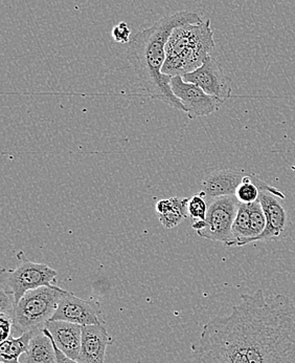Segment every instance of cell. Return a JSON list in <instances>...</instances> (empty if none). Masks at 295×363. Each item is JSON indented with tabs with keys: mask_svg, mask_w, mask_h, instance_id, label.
<instances>
[{
	"mask_svg": "<svg viewBox=\"0 0 295 363\" xmlns=\"http://www.w3.org/2000/svg\"><path fill=\"white\" fill-rule=\"evenodd\" d=\"M231 313L237 319L249 363H295V303L263 291L242 294Z\"/></svg>",
	"mask_w": 295,
	"mask_h": 363,
	"instance_id": "cell-1",
	"label": "cell"
},
{
	"mask_svg": "<svg viewBox=\"0 0 295 363\" xmlns=\"http://www.w3.org/2000/svg\"><path fill=\"white\" fill-rule=\"evenodd\" d=\"M202 21L198 14L189 11L173 13L163 16L150 28L137 32L127 49V58L149 95L183 113H185V106L173 94L170 85L172 77L161 71L167 59L166 47L175 28Z\"/></svg>",
	"mask_w": 295,
	"mask_h": 363,
	"instance_id": "cell-2",
	"label": "cell"
},
{
	"mask_svg": "<svg viewBox=\"0 0 295 363\" xmlns=\"http://www.w3.org/2000/svg\"><path fill=\"white\" fill-rule=\"evenodd\" d=\"M193 350L199 363H249L233 313L204 325Z\"/></svg>",
	"mask_w": 295,
	"mask_h": 363,
	"instance_id": "cell-3",
	"label": "cell"
},
{
	"mask_svg": "<svg viewBox=\"0 0 295 363\" xmlns=\"http://www.w3.org/2000/svg\"><path fill=\"white\" fill-rule=\"evenodd\" d=\"M67 291L57 285L28 291L15 307L13 333L39 332L52 320L59 303Z\"/></svg>",
	"mask_w": 295,
	"mask_h": 363,
	"instance_id": "cell-4",
	"label": "cell"
},
{
	"mask_svg": "<svg viewBox=\"0 0 295 363\" xmlns=\"http://www.w3.org/2000/svg\"><path fill=\"white\" fill-rule=\"evenodd\" d=\"M21 264L15 269L1 268L0 284L1 290L12 295L15 305L19 303L28 291L45 286L57 285L58 272L45 264L30 262L25 252L17 255Z\"/></svg>",
	"mask_w": 295,
	"mask_h": 363,
	"instance_id": "cell-5",
	"label": "cell"
},
{
	"mask_svg": "<svg viewBox=\"0 0 295 363\" xmlns=\"http://www.w3.org/2000/svg\"><path fill=\"white\" fill-rule=\"evenodd\" d=\"M241 203L235 196L214 199L209 203L203 229L197 234L207 240L229 247L233 242V225Z\"/></svg>",
	"mask_w": 295,
	"mask_h": 363,
	"instance_id": "cell-6",
	"label": "cell"
},
{
	"mask_svg": "<svg viewBox=\"0 0 295 363\" xmlns=\"http://www.w3.org/2000/svg\"><path fill=\"white\" fill-rule=\"evenodd\" d=\"M170 85L173 94L185 106V113L190 119L212 115L224 104L218 98L205 93L198 85L183 80V76L172 77Z\"/></svg>",
	"mask_w": 295,
	"mask_h": 363,
	"instance_id": "cell-7",
	"label": "cell"
},
{
	"mask_svg": "<svg viewBox=\"0 0 295 363\" xmlns=\"http://www.w3.org/2000/svg\"><path fill=\"white\" fill-rule=\"evenodd\" d=\"M62 320L82 325H106L102 307L95 299H83L71 291L61 299L52 320Z\"/></svg>",
	"mask_w": 295,
	"mask_h": 363,
	"instance_id": "cell-8",
	"label": "cell"
},
{
	"mask_svg": "<svg viewBox=\"0 0 295 363\" xmlns=\"http://www.w3.org/2000/svg\"><path fill=\"white\" fill-rule=\"evenodd\" d=\"M183 80L194 83L203 89L205 93L218 98L222 102L231 98V79L225 75L221 65L216 59L209 56L200 67L183 76Z\"/></svg>",
	"mask_w": 295,
	"mask_h": 363,
	"instance_id": "cell-9",
	"label": "cell"
},
{
	"mask_svg": "<svg viewBox=\"0 0 295 363\" xmlns=\"http://www.w3.org/2000/svg\"><path fill=\"white\" fill-rule=\"evenodd\" d=\"M260 203L266 218V228L255 242H273L285 238L288 233V214L282 199L267 189H260Z\"/></svg>",
	"mask_w": 295,
	"mask_h": 363,
	"instance_id": "cell-10",
	"label": "cell"
},
{
	"mask_svg": "<svg viewBox=\"0 0 295 363\" xmlns=\"http://www.w3.org/2000/svg\"><path fill=\"white\" fill-rule=\"evenodd\" d=\"M112 343L106 325H95L82 327V345L80 363H104L106 350Z\"/></svg>",
	"mask_w": 295,
	"mask_h": 363,
	"instance_id": "cell-11",
	"label": "cell"
},
{
	"mask_svg": "<svg viewBox=\"0 0 295 363\" xmlns=\"http://www.w3.org/2000/svg\"><path fill=\"white\" fill-rule=\"evenodd\" d=\"M57 347L71 359H80L82 325L62 320L50 321L45 325Z\"/></svg>",
	"mask_w": 295,
	"mask_h": 363,
	"instance_id": "cell-12",
	"label": "cell"
},
{
	"mask_svg": "<svg viewBox=\"0 0 295 363\" xmlns=\"http://www.w3.org/2000/svg\"><path fill=\"white\" fill-rule=\"evenodd\" d=\"M246 174L235 169H221L212 172L202 182V190L207 198L218 199L235 196L237 188Z\"/></svg>",
	"mask_w": 295,
	"mask_h": 363,
	"instance_id": "cell-13",
	"label": "cell"
},
{
	"mask_svg": "<svg viewBox=\"0 0 295 363\" xmlns=\"http://www.w3.org/2000/svg\"><path fill=\"white\" fill-rule=\"evenodd\" d=\"M19 362L21 363H57L52 335L47 328L34 334L30 339L28 351L21 356Z\"/></svg>",
	"mask_w": 295,
	"mask_h": 363,
	"instance_id": "cell-14",
	"label": "cell"
},
{
	"mask_svg": "<svg viewBox=\"0 0 295 363\" xmlns=\"http://www.w3.org/2000/svg\"><path fill=\"white\" fill-rule=\"evenodd\" d=\"M190 198H170L158 201L156 213L159 222L166 229L179 226L185 218H189L187 203Z\"/></svg>",
	"mask_w": 295,
	"mask_h": 363,
	"instance_id": "cell-15",
	"label": "cell"
},
{
	"mask_svg": "<svg viewBox=\"0 0 295 363\" xmlns=\"http://www.w3.org/2000/svg\"><path fill=\"white\" fill-rule=\"evenodd\" d=\"M37 332H26L18 337L10 336L0 345V362L21 363V356L28 351L30 339Z\"/></svg>",
	"mask_w": 295,
	"mask_h": 363,
	"instance_id": "cell-16",
	"label": "cell"
},
{
	"mask_svg": "<svg viewBox=\"0 0 295 363\" xmlns=\"http://www.w3.org/2000/svg\"><path fill=\"white\" fill-rule=\"evenodd\" d=\"M250 212L249 205L240 204L233 225V242L229 247H243L250 238Z\"/></svg>",
	"mask_w": 295,
	"mask_h": 363,
	"instance_id": "cell-17",
	"label": "cell"
},
{
	"mask_svg": "<svg viewBox=\"0 0 295 363\" xmlns=\"http://www.w3.org/2000/svg\"><path fill=\"white\" fill-rule=\"evenodd\" d=\"M257 177L253 174H246L243 181L237 188L235 196L241 204L250 205L257 202L260 198V189L258 186Z\"/></svg>",
	"mask_w": 295,
	"mask_h": 363,
	"instance_id": "cell-18",
	"label": "cell"
},
{
	"mask_svg": "<svg viewBox=\"0 0 295 363\" xmlns=\"http://www.w3.org/2000/svg\"><path fill=\"white\" fill-rule=\"evenodd\" d=\"M249 212H250V238H249L247 245L255 242V238L261 235L266 228V218L262 208L260 200L249 205Z\"/></svg>",
	"mask_w": 295,
	"mask_h": 363,
	"instance_id": "cell-19",
	"label": "cell"
},
{
	"mask_svg": "<svg viewBox=\"0 0 295 363\" xmlns=\"http://www.w3.org/2000/svg\"><path fill=\"white\" fill-rule=\"evenodd\" d=\"M205 199H207V196H205L203 191L189 199L187 212H189V218H191L193 223L201 222V220H205V218H207L209 205H207Z\"/></svg>",
	"mask_w": 295,
	"mask_h": 363,
	"instance_id": "cell-20",
	"label": "cell"
},
{
	"mask_svg": "<svg viewBox=\"0 0 295 363\" xmlns=\"http://www.w3.org/2000/svg\"><path fill=\"white\" fill-rule=\"evenodd\" d=\"M15 301L12 295L6 293V291L0 290V313L8 315V316H14L15 312Z\"/></svg>",
	"mask_w": 295,
	"mask_h": 363,
	"instance_id": "cell-21",
	"label": "cell"
},
{
	"mask_svg": "<svg viewBox=\"0 0 295 363\" xmlns=\"http://www.w3.org/2000/svg\"><path fill=\"white\" fill-rule=\"evenodd\" d=\"M131 30L128 25L124 21L120 23L119 25L115 26L112 30V37L117 43H130Z\"/></svg>",
	"mask_w": 295,
	"mask_h": 363,
	"instance_id": "cell-22",
	"label": "cell"
},
{
	"mask_svg": "<svg viewBox=\"0 0 295 363\" xmlns=\"http://www.w3.org/2000/svg\"><path fill=\"white\" fill-rule=\"evenodd\" d=\"M13 327H14V321L8 315L0 313V335H1L2 341L6 340L10 336H12Z\"/></svg>",
	"mask_w": 295,
	"mask_h": 363,
	"instance_id": "cell-23",
	"label": "cell"
},
{
	"mask_svg": "<svg viewBox=\"0 0 295 363\" xmlns=\"http://www.w3.org/2000/svg\"><path fill=\"white\" fill-rule=\"evenodd\" d=\"M52 343H54V352H56L57 363H80L76 360L71 359V358L67 357L54 343V339H52Z\"/></svg>",
	"mask_w": 295,
	"mask_h": 363,
	"instance_id": "cell-24",
	"label": "cell"
}]
</instances>
